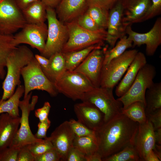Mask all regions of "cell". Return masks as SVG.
Instances as JSON below:
<instances>
[{"mask_svg": "<svg viewBox=\"0 0 161 161\" xmlns=\"http://www.w3.org/2000/svg\"><path fill=\"white\" fill-rule=\"evenodd\" d=\"M61 0H41L46 7L54 8L58 6Z\"/></svg>", "mask_w": 161, "mask_h": 161, "instance_id": "681fc988", "label": "cell"}, {"mask_svg": "<svg viewBox=\"0 0 161 161\" xmlns=\"http://www.w3.org/2000/svg\"><path fill=\"white\" fill-rule=\"evenodd\" d=\"M34 57L42 71L49 79V58L41 55L38 54L35 55Z\"/></svg>", "mask_w": 161, "mask_h": 161, "instance_id": "f6af8a7d", "label": "cell"}, {"mask_svg": "<svg viewBox=\"0 0 161 161\" xmlns=\"http://www.w3.org/2000/svg\"><path fill=\"white\" fill-rule=\"evenodd\" d=\"M131 25L128 26L126 33L131 40L134 46L146 45L145 52L148 56L153 55L161 44V18H158L153 27L148 32L140 33L133 30Z\"/></svg>", "mask_w": 161, "mask_h": 161, "instance_id": "4fadbf2b", "label": "cell"}, {"mask_svg": "<svg viewBox=\"0 0 161 161\" xmlns=\"http://www.w3.org/2000/svg\"><path fill=\"white\" fill-rule=\"evenodd\" d=\"M51 108L49 102H45L42 107L35 111V116L38 118L39 121H43L48 118Z\"/></svg>", "mask_w": 161, "mask_h": 161, "instance_id": "ee69618b", "label": "cell"}, {"mask_svg": "<svg viewBox=\"0 0 161 161\" xmlns=\"http://www.w3.org/2000/svg\"><path fill=\"white\" fill-rule=\"evenodd\" d=\"M147 63L145 55L138 52L127 70V72L118 85L115 93L118 97L123 95L130 87L134 81L140 69Z\"/></svg>", "mask_w": 161, "mask_h": 161, "instance_id": "7402d4cb", "label": "cell"}, {"mask_svg": "<svg viewBox=\"0 0 161 161\" xmlns=\"http://www.w3.org/2000/svg\"><path fill=\"white\" fill-rule=\"evenodd\" d=\"M146 115L148 119L152 123L154 130L161 128V109Z\"/></svg>", "mask_w": 161, "mask_h": 161, "instance_id": "7bdbcfd3", "label": "cell"}, {"mask_svg": "<svg viewBox=\"0 0 161 161\" xmlns=\"http://www.w3.org/2000/svg\"><path fill=\"white\" fill-rule=\"evenodd\" d=\"M156 74L155 67L150 64L146 63L140 69L128 91L117 99L122 103L123 109L136 102H142L146 106L145 92L154 83L153 80Z\"/></svg>", "mask_w": 161, "mask_h": 161, "instance_id": "5b68a950", "label": "cell"}, {"mask_svg": "<svg viewBox=\"0 0 161 161\" xmlns=\"http://www.w3.org/2000/svg\"><path fill=\"white\" fill-rule=\"evenodd\" d=\"M13 35H6L0 32V78L3 79L6 72L7 59L16 47L13 43Z\"/></svg>", "mask_w": 161, "mask_h": 161, "instance_id": "4316f807", "label": "cell"}, {"mask_svg": "<svg viewBox=\"0 0 161 161\" xmlns=\"http://www.w3.org/2000/svg\"><path fill=\"white\" fill-rule=\"evenodd\" d=\"M47 34V26L44 23H27L21 30L13 35V43L16 47L26 44L37 49L42 54L44 49Z\"/></svg>", "mask_w": 161, "mask_h": 161, "instance_id": "7c38bea8", "label": "cell"}, {"mask_svg": "<svg viewBox=\"0 0 161 161\" xmlns=\"http://www.w3.org/2000/svg\"><path fill=\"white\" fill-rule=\"evenodd\" d=\"M30 150L34 157L40 155L53 148V145L47 137L40 141L29 145Z\"/></svg>", "mask_w": 161, "mask_h": 161, "instance_id": "e575fe53", "label": "cell"}, {"mask_svg": "<svg viewBox=\"0 0 161 161\" xmlns=\"http://www.w3.org/2000/svg\"><path fill=\"white\" fill-rule=\"evenodd\" d=\"M24 86L19 85L13 95L0 103V114L7 113L11 116L19 117V105L20 99L24 93Z\"/></svg>", "mask_w": 161, "mask_h": 161, "instance_id": "d4e9b609", "label": "cell"}, {"mask_svg": "<svg viewBox=\"0 0 161 161\" xmlns=\"http://www.w3.org/2000/svg\"><path fill=\"white\" fill-rule=\"evenodd\" d=\"M69 121L76 136L78 137L95 136V131L89 129L78 120L71 119Z\"/></svg>", "mask_w": 161, "mask_h": 161, "instance_id": "d590c367", "label": "cell"}, {"mask_svg": "<svg viewBox=\"0 0 161 161\" xmlns=\"http://www.w3.org/2000/svg\"><path fill=\"white\" fill-rule=\"evenodd\" d=\"M29 145H25L20 148L17 161H34V157L30 150Z\"/></svg>", "mask_w": 161, "mask_h": 161, "instance_id": "b9f144b4", "label": "cell"}, {"mask_svg": "<svg viewBox=\"0 0 161 161\" xmlns=\"http://www.w3.org/2000/svg\"><path fill=\"white\" fill-rule=\"evenodd\" d=\"M32 94L31 92L26 97L24 98L23 100L20 101L19 107L21 111L20 126L10 146L20 148L25 145L40 141L43 139H38L35 137L29 125V118L30 112L34 109L38 100L37 96H33L30 103Z\"/></svg>", "mask_w": 161, "mask_h": 161, "instance_id": "30bf717a", "label": "cell"}, {"mask_svg": "<svg viewBox=\"0 0 161 161\" xmlns=\"http://www.w3.org/2000/svg\"><path fill=\"white\" fill-rule=\"evenodd\" d=\"M75 136L69 121H65L56 127L48 137L61 161H67L68 153L73 147Z\"/></svg>", "mask_w": 161, "mask_h": 161, "instance_id": "9a60e30c", "label": "cell"}, {"mask_svg": "<svg viewBox=\"0 0 161 161\" xmlns=\"http://www.w3.org/2000/svg\"><path fill=\"white\" fill-rule=\"evenodd\" d=\"M73 147L85 156L97 152L98 149L95 136L78 137L75 135Z\"/></svg>", "mask_w": 161, "mask_h": 161, "instance_id": "f1b7e54d", "label": "cell"}, {"mask_svg": "<svg viewBox=\"0 0 161 161\" xmlns=\"http://www.w3.org/2000/svg\"><path fill=\"white\" fill-rule=\"evenodd\" d=\"M49 59V79L53 83L66 71L65 59L62 52L54 54Z\"/></svg>", "mask_w": 161, "mask_h": 161, "instance_id": "83f0119b", "label": "cell"}, {"mask_svg": "<svg viewBox=\"0 0 161 161\" xmlns=\"http://www.w3.org/2000/svg\"><path fill=\"white\" fill-rule=\"evenodd\" d=\"M101 48L93 50L73 71L83 75L95 87H100L105 52V48L103 50Z\"/></svg>", "mask_w": 161, "mask_h": 161, "instance_id": "5bb4252c", "label": "cell"}, {"mask_svg": "<svg viewBox=\"0 0 161 161\" xmlns=\"http://www.w3.org/2000/svg\"><path fill=\"white\" fill-rule=\"evenodd\" d=\"M138 124L121 113L95 131L97 151L102 159L134 144Z\"/></svg>", "mask_w": 161, "mask_h": 161, "instance_id": "6da1fadb", "label": "cell"}, {"mask_svg": "<svg viewBox=\"0 0 161 161\" xmlns=\"http://www.w3.org/2000/svg\"><path fill=\"white\" fill-rule=\"evenodd\" d=\"M86 12L101 29H107L109 11L96 6L88 7Z\"/></svg>", "mask_w": 161, "mask_h": 161, "instance_id": "d6a6232c", "label": "cell"}, {"mask_svg": "<svg viewBox=\"0 0 161 161\" xmlns=\"http://www.w3.org/2000/svg\"><path fill=\"white\" fill-rule=\"evenodd\" d=\"M66 161H86L85 156L73 147L68 153Z\"/></svg>", "mask_w": 161, "mask_h": 161, "instance_id": "bcb514c9", "label": "cell"}, {"mask_svg": "<svg viewBox=\"0 0 161 161\" xmlns=\"http://www.w3.org/2000/svg\"><path fill=\"white\" fill-rule=\"evenodd\" d=\"M153 150L161 160V145H157L156 144Z\"/></svg>", "mask_w": 161, "mask_h": 161, "instance_id": "f5cc1de1", "label": "cell"}, {"mask_svg": "<svg viewBox=\"0 0 161 161\" xmlns=\"http://www.w3.org/2000/svg\"><path fill=\"white\" fill-rule=\"evenodd\" d=\"M120 39L111 49L106 50L105 48L103 65L108 63L113 59L121 55L127 49L132 47V41L126 35H124Z\"/></svg>", "mask_w": 161, "mask_h": 161, "instance_id": "f546056e", "label": "cell"}, {"mask_svg": "<svg viewBox=\"0 0 161 161\" xmlns=\"http://www.w3.org/2000/svg\"><path fill=\"white\" fill-rule=\"evenodd\" d=\"M154 134L156 142L159 145L161 144V128L154 130Z\"/></svg>", "mask_w": 161, "mask_h": 161, "instance_id": "816d5d0a", "label": "cell"}, {"mask_svg": "<svg viewBox=\"0 0 161 161\" xmlns=\"http://www.w3.org/2000/svg\"><path fill=\"white\" fill-rule=\"evenodd\" d=\"M15 1L18 7L22 10L31 3L41 0H15Z\"/></svg>", "mask_w": 161, "mask_h": 161, "instance_id": "7dc6e473", "label": "cell"}, {"mask_svg": "<svg viewBox=\"0 0 161 161\" xmlns=\"http://www.w3.org/2000/svg\"><path fill=\"white\" fill-rule=\"evenodd\" d=\"M2 0H0V1H2Z\"/></svg>", "mask_w": 161, "mask_h": 161, "instance_id": "db71d44e", "label": "cell"}, {"mask_svg": "<svg viewBox=\"0 0 161 161\" xmlns=\"http://www.w3.org/2000/svg\"><path fill=\"white\" fill-rule=\"evenodd\" d=\"M154 130L151 123L148 119L139 124L134 145L140 161H144L147 154L152 150L156 145Z\"/></svg>", "mask_w": 161, "mask_h": 161, "instance_id": "ac0fdd59", "label": "cell"}, {"mask_svg": "<svg viewBox=\"0 0 161 161\" xmlns=\"http://www.w3.org/2000/svg\"><path fill=\"white\" fill-rule=\"evenodd\" d=\"M86 161H102V158L97 151L85 156Z\"/></svg>", "mask_w": 161, "mask_h": 161, "instance_id": "c3c4849f", "label": "cell"}, {"mask_svg": "<svg viewBox=\"0 0 161 161\" xmlns=\"http://www.w3.org/2000/svg\"><path fill=\"white\" fill-rule=\"evenodd\" d=\"M113 89L94 87L86 93L81 100L98 108L104 114V122L121 113L123 109L122 103L114 96Z\"/></svg>", "mask_w": 161, "mask_h": 161, "instance_id": "8992f818", "label": "cell"}, {"mask_svg": "<svg viewBox=\"0 0 161 161\" xmlns=\"http://www.w3.org/2000/svg\"><path fill=\"white\" fill-rule=\"evenodd\" d=\"M161 13V0H151V4L140 22L149 19Z\"/></svg>", "mask_w": 161, "mask_h": 161, "instance_id": "8d00e7d4", "label": "cell"}, {"mask_svg": "<svg viewBox=\"0 0 161 161\" xmlns=\"http://www.w3.org/2000/svg\"><path fill=\"white\" fill-rule=\"evenodd\" d=\"M123 7V23L126 27L139 23L145 15L151 0H122Z\"/></svg>", "mask_w": 161, "mask_h": 161, "instance_id": "d6986e66", "label": "cell"}, {"mask_svg": "<svg viewBox=\"0 0 161 161\" xmlns=\"http://www.w3.org/2000/svg\"><path fill=\"white\" fill-rule=\"evenodd\" d=\"M20 117L0 114V152L10 146L20 125Z\"/></svg>", "mask_w": 161, "mask_h": 161, "instance_id": "44dd1931", "label": "cell"}, {"mask_svg": "<svg viewBox=\"0 0 161 161\" xmlns=\"http://www.w3.org/2000/svg\"><path fill=\"white\" fill-rule=\"evenodd\" d=\"M146 115L161 109V83H154L147 89L145 93Z\"/></svg>", "mask_w": 161, "mask_h": 161, "instance_id": "484cf974", "label": "cell"}, {"mask_svg": "<svg viewBox=\"0 0 161 161\" xmlns=\"http://www.w3.org/2000/svg\"><path fill=\"white\" fill-rule=\"evenodd\" d=\"M145 105L140 102H134L124 109L122 113L132 121L139 124L144 123L148 118L145 111Z\"/></svg>", "mask_w": 161, "mask_h": 161, "instance_id": "4dcf8cb0", "label": "cell"}, {"mask_svg": "<svg viewBox=\"0 0 161 161\" xmlns=\"http://www.w3.org/2000/svg\"><path fill=\"white\" fill-rule=\"evenodd\" d=\"M160 160L152 150L149 152L145 157L144 161H160Z\"/></svg>", "mask_w": 161, "mask_h": 161, "instance_id": "f907efd6", "label": "cell"}, {"mask_svg": "<svg viewBox=\"0 0 161 161\" xmlns=\"http://www.w3.org/2000/svg\"><path fill=\"white\" fill-rule=\"evenodd\" d=\"M27 22L15 0L0 1V32L13 35Z\"/></svg>", "mask_w": 161, "mask_h": 161, "instance_id": "8fae6325", "label": "cell"}, {"mask_svg": "<svg viewBox=\"0 0 161 161\" xmlns=\"http://www.w3.org/2000/svg\"><path fill=\"white\" fill-rule=\"evenodd\" d=\"M75 20L80 27L90 31L97 32L106 30L100 28L86 11Z\"/></svg>", "mask_w": 161, "mask_h": 161, "instance_id": "836d02e7", "label": "cell"}, {"mask_svg": "<svg viewBox=\"0 0 161 161\" xmlns=\"http://www.w3.org/2000/svg\"><path fill=\"white\" fill-rule=\"evenodd\" d=\"M20 148L10 146L0 152V161H17Z\"/></svg>", "mask_w": 161, "mask_h": 161, "instance_id": "74e56055", "label": "cell"}, {"mask_svg": "<svg viewBox=\"0 0 161 161\" xmlns=\"http://www.w3.org/2000/svg\"><path fill=\"white\" fill-rule=\"evenodd\" d=\"M61 161L60 157L54 148H52L43 154L34 157V161Z\"/></svg>", "mask_w": 161, "mask_h": 161, "instance_id": "f35d334b", "label": "cell"}, {"mask_svg": "<svg viewBox=\"0 0 161 161\" xmlns=\"http://www.w3.org/2000/svg\"><path fill=\"white\" fill-rule=\"evenodd\" d=\"M34 58L32 50L24 45L16 47L8 56L6 66L7 73L2 84L3 92L0 103L14 94L16 86L21 83L20 78L22 69Z\"/></svg>", "mask_w": 161, "mask_h": 161, "instance_id": "7a4b0ae2", "label": "cell"}, {"mask_svg": "<svg viewBox=\"0 0 161 161\" xmlns=\"http://www.w3.org/2000/svg\"><path fill=\"white\" fill-rule=\"evenodd\" d=\"M88 7L87 0H61L55 12L59 19L65 23L75 20Z\"/></svg>", "mask_w": 161, "mask_h": 161, "instance_id": "ffe728a7", "label": "cell"}, {"mask_svg": "<svg viewBox=\"0 0 161 161\" xmlns=\"http://www.w3.org/2000/svg\"><path fill=\"white\" fill-rule=\"evenodd\" d=\"M65 24L67 29L68 38L61 51L63 53L80 50L103 43L106 40V30L97 32L88 30L80 27L75 20Z\"/></svg>", "mask_w": 161, "mask_h": 161, "instance_id": "3957f363", "label": "cell"}, {"mask_svg": "<svg viewBox=\"0 0 161 161\" xmlns=\"http://www.w3.org/2000/svg\"><path fill=\"white\" fill-rule=\"evenodd\" d=\"M21 11L27 23L41 24L47 19L46 7L41 1L31 3Z\"/></svg>", "mask_w": 161, "mask_h": 161, "instance_id": "603a6c76", "label": "cell"}, {"mask_svg": "<svg viewBox=\"0 0 161 161\" xmlns=\"http://www.w3.org/2000/svg\"><path fill=\"white\" fill-rule=\"evenodd\" d=\"M21 75L24 82V98L34 90L45 91L53 97L57 95L53 83L43 72L35 57L22 69Z\"/></svg>", "mask_w": 161, "mask_h": 161, "instance_id": "ba28073f", "label": "cell"}, {"mask_svg": "<svg viewBox=\"0 0 161 161\" xmlns=\"http://www.w3.org/2000/svg\"><path fill=\"white\" fill-rule=\"evenodd\" d=\"M103 44V43H100L78 51L64 53L65 59L66 71L74 70L93 50L96 49L101 48Z\"/></svg>", "mask_w": 161, "mask_h": 161, "instance_id": "cb8c5ba5", "label": "cell"}, {"mask_svg": "<svg viewBox=\"0 0 161 161\" xmlns=\"http://www.w3.org/2000/svg\"><path fill=\"white\" fill-rule=\"evenodd\" d=\"M123 7L122 0H117L109 12L106 40L112 48L118 39L126 34V27L123 23Z\"/></svg>", "mask_w": 161, "mask_h": 161, "instance_id": "2e32d148", "label": "cell"}, {"mask_svg": "<svg viewBox=\"0 0 161 161\" xmlns=\"http://www.w3.org/2000/svg\"><path fill=\"white\" fill-rule=\"evenodd\" d=\"M117 0H87L88 7L96 6L109 10Z\"/></svg>", "mask_w": 161, "mask_h": 161, "instance_id": "ab89813d", "label": "cell"}, {"mask_svg": "<svg viewBox=\"0 0 161 161\" xmlns=\"http://www.w3.org/2000/svg\"><path fill=\"white\" fill-rule=\"evenodd\" d=\"M74 110L77 120L91 130L95 131L104 123L103 114L91 103L82 101L76 103Z\"/></svg>", "mask_w": 161, "mask_h": 161, "instance_id": "e0dca14e", "label": "cell"}, {"mask_svg": "<svg viewBox=\"0 0 161 161\" xmlns=\"http://www.w3.org/2000/svg\"><path fill=\"white\" fill-rule=\"evenodd\" d=\"M103 161H140L134 144L129 145L119 152L102 159Z\"/></svg>", "mask_w": 161, "mask_h": 161, "instance_id": "1f68e13d", "label": "cell"}, {"mask_svg": "<svg viewBox=\"0 0 161 161\" xmlns=\"http://www.w3.org/2000/svg\"><path fill=\"white\" fill-rule=\"evenodd\" d=\"M53 83L58 92L73 100H81L85 94L94 87L82 74L66 71Z\"/></svg>", "mask_w": 161, "mask_h": 161, "instance_id": "52a82bcc", "label": "cell"}, {"mask_svg": "<svg viewBox=\"0 0 161 161\" xmlns=\"http://www.w3.org/2000/svg\"><path fill=\"white\" fill-rule=\"evenodd\" d=\"M51 121L48 118L43 121H39L38 125V130L35 135V137L38 139H46L47 137V133Z\"/></svg>", "mask_w": 161, "mask_h": 161, "instance_id": "60d3db41", "label": "cell"}, {"mask_svg": "<svg viewBox=\"0 0 161 161\" xmlns=\"http://www.w3.org/2000/svg\"><path fill=\"white\" fill-rule=\"evenodd\" d=\"M138 51L126 50L120 56L103 65L100 78V87L113 88L121 79L134 58Z\"/></svg>", "mask_w": 161, "mask_h": 161, "instance_id": "9c48e42d", "label": "cell"}, {"mask_svg": "<svg viewBox=\"0 0 161 161\" xmlns=\"http://www.w3.org/2000/svg\"><path fill=\"white\" fill-rule=\"evenodd\" d=\"M46 13L47 37L44 50L41 55L49 58L54 54L61 52L68 34L66 25L57 18L54 8L46 7Z\"/></svg>", "mask_w": 161, "mask_h": 161, "instance_id": "277c9868", "label": "cell"}]
</instances>
